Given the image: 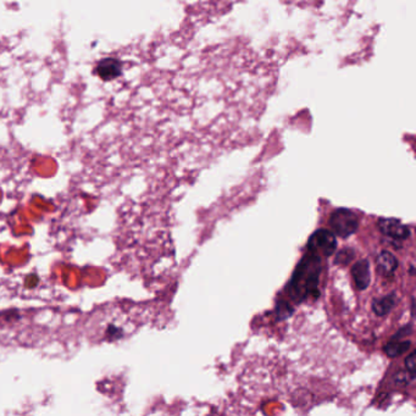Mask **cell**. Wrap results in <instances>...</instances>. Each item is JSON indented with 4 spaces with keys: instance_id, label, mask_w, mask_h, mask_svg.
Instances as JSON below:
<instances>
[{
    "instance_id": "cell-1",
    "label": "cell",
    "mask_w": 416,
    "mask_h": 416,
    "mask_svg": "<svg viewBox=\"0 0 416 416\" xmlns=\"http://www.w3.org/2000/svg\"><path fill=\"white\" fill-rule=\"evenodd\" d=\"M322 259L316 254L308 253L304 257L289 283V296L296 303H302L308 297H317Z\"/></svg>"
},
{
    "instance_id": "cell-2",
    "label": "cell",
    "mask_w": 416,
    "mask_h": 416,
    "mask_svg": "<svg viewBox=\"0 0 416 416\" xmlns=\"http://www.w3.org/2000/svg\"><path fill=\"white\" fill-rule=\"evenodd\" d=\"M330 226L336 236L348 238L358 231L359 219L350 209L339 208L330 216Z\"/></svg>"
},
{
    "instance_id": "cell-3",
    "label": "cell",
    "mask_w": 416,
    "mask_h": 416,
    "mask_svg": "<svg viewBox=\"0 0 416 416\" xmlns=\"http://www.w3.org/2000/svg\"><path fill=\"white\" fill-rule=\"evenodd\" d=\"M337 248L336 235L328 230H317L310 236L308 249L319 257H331Z\"/></svg>"
},
{
    "instance_id": "cell-4",
    "label": "cell",
    "mask_w": 416,
    "mask_h": 416,
    "mask_svg": "<svg viewBox=\"0 0 416 416\" xmlns=\"http://www.w3.org/2000/svg\"><path fill=\"white\" fill-rule=\"evenodd\" d=\"M377 226L385 236L391 237L393 239L404 241L411 237V230L408 226L400 222V220L392 218H381L378 219Z\"/></svg>"
},
{
    "instance_id": "cell-5",
    "label": "cell",
    "mask_w": 416,
    "mask_h": 416,
    "mask_svg": "<svg viewBox=\"0 0 416 416\" xmlns=\"http://www.w3.org/2000/svg\"><path fill=\"white\" fill-rule=\"evenodd\" d=\"M352 276L354 278L355 286L359 291H364L370 286L372 281V272H370V263L367 259H361L356 261L352 268Z\"/></svg>"
},
{
    "instance_id": "cell-6",
    "label": "cell",
    "mask_w": 416,
    "mask_h": 416,
    "mask_svg": "<svg viewBox=\"0 0 416 416\" xmlns=\"http://www.w3.org/2000/svg\"><path fill=\"white\" fill-rule=\"evenodd\" d=\"M96 73L101 79L110 81L121 75V62L116 59H104L96 65Z\"/></svg>"
},
{
    "instance_id": "cell-7",
    "label": "cell",
    "mask_w": 416,
    "mask_h": 416,
    "mask_svg": "<svg viewBox=\"0 0 416 416\" xmlns=\"http://www.w3.org/2000/svg\"><path fill=\"white\" fill-rule=\"evenodd\" d=\"M397 304V294L391 293L381 299H375L372 302V310L377 316H386L391 313Z\"/></svg>"
},
{
    "instance_id": "cell-8",
    "label": "cell",
    "mask_w": 416,
    "mask_h": 416,
    "mask_svg": "<svg viewBox=\"0 0 416 416\" xmlns=\"http://www.w3.org/2000/svg\"><path fill=\"white\" fill-rule=\"evenodd\" d=\"M377 266L382 271L385 275H392L398 268V261L393 254L389 253L387 250H383L377 257Z\"/></svg>"
},
{
    "instance_id": "cell-9",
    "label": "cell",
    "mask_w": 416,
    "mask_h": 416,
    "mask_svg": "<svg viewBox=\"0 0 416 416\" xmlns=\"http://www.w3.org/2000/svg\"><path fill=\"white\" fill-rule=\"evenodd\" d=\"M411 347V341H397L392 339L389 343L383 347L385 354H387L389 358H397L400 355L404 354Z\"/></svg>"
},
{
    "instance_id": "cell-10",
    "label": "cell",
    "mask_w": 416,
    "mask_h": 416,
    "mask_svg": "<svg viewBox=\"0 0 416 416\" xmlns=\"http://www.w3.org/2000/svg\"><path fill=\"white\" fill-rule=\"evenodd\" d=\"M355 257V253L353 249H347L344 248L336 257V264L347 265L350 263V260H353Z\"/></svg>"
},
{
    "instance_id": "cell-11",
    "label": "cell",
    "mask_w": 416,
    "mask_h": 416,
    "mask_svg": "<svg viewBox=\"0 0 416 416\" xmlns=\"http://www.w3.org/2000/svg\"><path fill=\"white\" fill-rule=\"evenodd\" d=\"M277 315L280 319H285V317H288V316L292 314V307L289 305V304L286 303V302H281V303L277 305Z\"/></svg>"
},
{
    "instance_id": "cell-12",
    "label": "cell",
    "mask_w": 416,
    "mask_h": 416,
    "mask_svg": "<svg viewBox=\"0 0 416 416\" xmlns=\"http://www.w3.org/2000/svg\"><path fill=\"white\" fill-rule=\"evenodd\" d=\"M415 352L413 350L411 354L406 356L405 359V367H406V372H411V375L415 376Z\"/></svg>"
},
{
    "instance_id": "cell-13",
    "label": "cell",
    "mask_w": 416,
    "mask_h": 416,
    "mask_svg": "<svg viewBox=\"0 0 416 416\" xmlns=\"http://www.w3.org/2000/svg\"><path fill=\"white\" fill-rule=\"evenodd\" d=\"M414 377L415 376L411 375L409 372H400L395 375V381L398 383H402V385H408V383L414 380Z\"/></svg>"
}]
</instances>
